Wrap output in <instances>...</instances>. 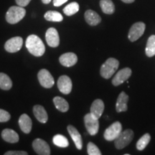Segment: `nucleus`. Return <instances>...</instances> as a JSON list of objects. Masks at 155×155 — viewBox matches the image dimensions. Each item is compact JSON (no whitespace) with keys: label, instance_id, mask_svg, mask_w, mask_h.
Instances as JSON below:
<instances>
[{"label":"nucleus","instance_id":"1","mask_svg":"<svg viewBox=\"0 0 155 155\" xmlns=\"http://www.w3.org/2000/svg\"><path fill=\"white\" fill-rule=\"evenodd\" d=\"M26 48L28 51L36 57H40L45 52V47L42 40L35 35H31L26 40Z\"/></svg>","mask_w":155,"mask_h":155},{"label":"nucleus","instance_id":"2","mask_svg":"<svg viewBox=\"0 0 155 155\" xmlns=\"http://www.w3.org/2000/svg\"><path fill=\"white\" fill-rule=\"evenodd\" d=\"M26 10L20 6H12L9 7L6 14V20L9 24H17L24 18Z\"/></svg>","mask_w":155,"mask_h":155},{"label":"nucleus","instance_id":"3","mask_svg":"<svg viewBox=\"0 0 155 155\" xmlns=\"http://www.w3.org/2000/svg\"><path fill=\"white\" fill-rule=\"evenodd\" d=\"M119 66V62L115 58H110L106 61L101 67V75L105 79H109L112 77Z\"/></svg>","mask_w":155,"mask_h":155},{"label":"nucleus","instance_id":"4","mask_svg":"<svg viewBox=\"0 0 155 155\" xmlns=\"http://www.w3.org/2000/svg\"><path fill=\"white\" fill-rule=\"evenodd\" d=\"M134 138V131L131 129L121 131L119 137L115 140V147L117 150H122L129 145Z\"/></svg>","mask_w":155,"mask_h":155},{"label":"nucleus","instance_id":"5","mask_svg":"<svg viewBox=\"0 0 155 155\" xmlns=\"http://www.w3.org/2000/svg\"><path fill=\"white\" fill-rule=\"evenodd\" d=\"M122 131V125L119 121H116L106 129L104 134V139L106 141H114Z\"/></svg>","mask_w":155,"mask_h":155},{"label":"nucleus","instance_id":"6","mask_svg":"<svg viewBox=\"0 0 155 155\" xmlns=\"http://www.w3.org/2000/svg\"><path fill=\"white\" fill-rule=\"evenodd\" d=\"M84 123L87 131L90 135L95 136L98 132L99 129V121L98 119L93 117L90 113L87 114L84 116Z\"/></svg>","mask_w":155,"mask_h":155},{"label":"nucleus","instance_id":"7","mask_svg":"<svg viewBox=\"0 0 155 155\" xmlns=\"http://www.w3.org/2000/svg\"><path fill=\"white\" fill-rule=\"evenodd\" d=\"M145 28H146V25L144 22H139L134 23L131 27L129 35H128V38H129V40L131 42H135L139 38H141L144 34Z\"/></svg>","mask_w":155,"mask_h":155},{"label":"nucleus","instance_id":"8","mask_svg":"<svg viewBox=\"0 0 155 155\" xmlns=\"http://www.w3.org/2000/svg\"><path fill=\"white\" fill-rule=\"evenodd\" d=\"M38 78L40 85L45 88H52L55 83L53 75L46 69L40 70L38 73Z\"/></svg>","mask_w":155,"mask_h":155},{"label":"nucleus","instance_id":"9","mask_svg":"<svg viewBox=\"0 0 155 155\" xmlns=\"http://www.w3.org/2000/svg\"><path fill=\"white\" fill-rule=\"evenodd\" d=\"M23 40L21 37H15L6 42L5 48L8 53H14L20 50L22 47Z\"/></svg>","mask_w":155,"mask_h":155},{"label":"nucleus","instance_id":"10","mask_svg":"<svg viewBox=\"0 0 155 155\" xmlns=\"http://www.w3.org/2000/svg\"><path fill=\"white\" fill-rule=\"evenodd\" d=\"M131 73H132V71L129 68H124L120 70L119 72L116 73L115 76L112 79V84L115 86L122 84L130 78Z\"/></svg>","mask_w":155,"mask_h":155},{"label":"nucleus","instance_id":"11","mask_svg":"<svg viewBox=\"0 0 155 155\" xmlns=\"http://www.w3.org/2000/svg\"><path fill=\"white\" fill-rule=\"evenodd\" d=\"M72 81L67 75H62L58 78V88L62 94L68 95L72 91Z\"/></svg>","mask_w":155,"mask_h":155},{"label":"nucleus","instance_id":"12","mask_svg":"<svg viewBox=\"0 0 155 155\" xmlns=\"http://www.w3.org/2000/svg\"><path fill=\"white\" fill-rule=\"evenodd\" d=\"M32 147L38 154L49 155L50 154V149L49 145L45 141L41 139H35L32 142Z\"/></svg>","mask_w":155,"mask_h":155},{"label":"nucleus","instance_id":"13","mask_svg":"<svg viewBox=\"0 0 155 155\" xmlns=\"http://www.w3.org/2000/svg\"><path fill=\"white\" fill-rule=\"evenodd\" d=\"M45 39L50 47L57 48L60 44V38L57 30L54 28L48 29L45 33Z\"/></svg>","mask_w":155,"mask_h":155},{"label":"nucleus","instance_id":"14","mask_svg":"<svg viewBox=\"0 0 155 155\" xmlns=\"http://www.w3.org/2000/svg\"><path fill=\"white\" fill-rule=\"evenodd\" d=\"M104 111V103L101 99H96L92 103L91 106V112L93 117L96 119H99Z\"/></svg>","mask_w":155,"mask_h":155},{"label":"nucleus","instance_id":"15","mask_svg":"<svg viewBox=\"0 0 155 155\" xmlns=\"http://www.w3.org/2000/svg\"><path fill=\"white\" fill-rule=\"evenodd\" d=\"M59 61L63 66L71 67L77 63L78 57L73 53H64L59 58Z\"/></svg>","mask_w":155,"mask_h":155},{"label":"nucleus","instance_id":"16","mask_svg":"<svg viewBox=\"0 0 155 155\" xmlns=\"http://www.w3.org/2000/svg\"><path fill=\"white\" fill-rule=\"evenodd\" d=\"M67 129L70 136H71V137L72 138L73 141H74L76 148L78 150H81L83 147V141L82 137H81L80 133H79L78 131L77 130L76 128H75L72 125L68 126Z\"/></svg>","mask_w":155,"mask_h":155},{"label":"nucleus","instance_id":"17","mask_svg":"<svg viewBox=\"0 0 155 155\" xmlns=\"http://www.w3.org/2000/svg\"><path fill=\"white\" fill-rule=\"evenodd\" d=\"M129 101V96L124 91L121 92L119 95L116 104V110L118 113L127 111L128 109L127 104Z\"/></svg>","mask_w":155,"mask_h":155},{"label":"nucleus","instance_id":"18","mask_svg":"<svg viewBox=\"0 0 155 155\" xmlns=\"http://www.w3.org/2000/svg\"><path fill=\"white\" fill-rule=\"evenodd\" d=\"M19 126L25 134H29L32 130V122L30 116L27 114H22L19 119Z\"/></svg>","mask_w":155,"mask_h":155},{"label":"nucleus","instance_id":"19","mask_svg":"<svg viewBox=\"0 0 155 155\" xmlns=\"http://www.w3.org/2000/svg\"><path fill=\"white\" fill-rule=\"evenodd\" d=\"M84 17L86 22L91 26H96L101 22V17L99 16V15L91 9L87 10L85 12Z\"/></svg>","mask_w":155,"mask_h":155},{"label":"nucleus","instance_id":"20","mask_svg":"<svg viewBox=\"0 0 155 155\" xmlns=\"http://www.w3.org/2000/svg\"><path fill=\"white\" fill-rule=\"evenodd\" d=\"M33 113L36 119L40 123L45 124L48 120V116L47 111H45L44 107L41 105H35L33 107Z\"/></svg>","mask_w":155,"mask_h":155},{"label":"nucleus","instance_id":"21","mask_svg":"<svg viewBox=\"0 0 155 155\" xmlns=\"http://www.w3.org/2000/svg\"><path fill=\"white\" fill-rule=\"evenodd\" d=\"M2 137L5 141L9 143H16L19 141V135L16 131L10 129H4L2 132Z\"/></svg>","mask_w":155,"mask_h":155},{"label":"nucleus","instance_id":"22","mask_svg":"<svg viewBox=\"0 0 155 155\" xmlns=\"http://www.w3.org/2000/svg\"><path fill=\"white\" fill-rule=\"evenodd\" d=\"M53 103L55 108L61 112H67L69 109V104L67 101L60 96H56L53 98Z\"/></svg>","mask_w":155,"mask_h":155},{"label":"nucleus","instance_id":"23","mask_svg":"<svg viewBox=\"0 0 155 155\" xmlns=\"http://www.w3.org/2000/svg\"><path fill=\"white\" fill-rule=\"evenodd\" d=\"M100 7L104 13L112 15L115 12V6L111 0H101Z\"/></svg>","mask_w":155,"mask_h":155},{"label":"nucleus","instance_id":"24","mask_svg":"<svg viewBox=\"0 0 155 155\" xmlns=\"http://www.w3.org/2000/svg\"><path fill=\"white\" fill-rule=\"evenodd\" d=\"M12 87V81L8 75L4 73H0V88L8 91Z\"/></svg>","mask_w":155,"mask_h":155},{"label":"nucleus","instance_id":"25","mask_svg":"<svg viewBox=\"0 0 155 155\" xmlns=\"http://www.w3.org/2000/svg\"><path fill=\"white\" fill-rule=\"evenodd\" d=\"M145 53L148 57L155 55V35H151L147 40Z\"/></svg>","mask_w":155,"mask_h":155},{"label":"nucleus","instance_id":"26","mask_svg":"<svg viewBox=\"0 0 155 155\" xmlns=\"http://www.w3.org/2000/svg\"><path fill=\"white\" fill-rule=\"evenodd\" d=\"M45 19L50 22H61L63 17L61 13L57 11H48L44 15Z\"/></svg>","mask_w":155,"mask_h":155},{"label":"nucleus","instance_id":"27","mask_svg":"<svg viewBox=\"0 0 155 155\" xmlns=\"http://www.w3.org/2000/svg\"><path fill=\"white\" fill-rule=\"evenodd\" d=\"M53 142L55 146L63 147V148H65V147L69 146V142L68 139L61 134H56L54 136L53 138Z\"/></svg>","mask_w":155,"mask_h":155},{"label":"nucleus","instance_id":"28","mask_svg":"<svg viewBox=\"0 0 155 155\" xmlns=\"http://www.w3.org/2000/svg\"><path fill=\"white\" fill-rule=\"evenodd\" d=\"M151 139V137L150 134L147 133L145 134L139 139L138 141L137 142V149L139 151L144 150L146 147L150 143Z\"/></svg>","mask_w":155,"mask_h":155},{"label":"nucleus","instance_id":"29","mask_svg":"<svg viewBox=\"0 0 155 155\" xmlns=\"http://www.w3.org/2000/svg\"><path fill=\"white\" fill-rule=\"evenodd\" d=\"M79 10V5L78 3L73 2L70 3L65 8L63 9V12L67 16H71V15H75Z\"/></svg>","mask_w":155,"mask_h":155},{"label":"nucleus","instance_id":"30","mask_svg":"<svg viewBox=\"0 0 155 155\" xmlns=\"http://www.w3.org/2000/svg\"><path fill=\"white\" fill-rule=\"evenodd\" d=\"M87 152L89 155H101V152L98 147L93 142H89L87 145Z\"/></svg>","mask_w":155,"mask_h":155},{"label":"nucleus","instance_id":"31","mask_svg":"<svg viewBox=\"0 0 155 155\" xmlns=\"http://www.w3.org/2000/svg\"><path fill=\"white\" fill-rule=\"evenodd\" d=\"M11 116L9 112L3 109H0V122H7L10 119Z\"/></svg>","mask_w":155,"mask_h":155},{"label":"nucleus","instance_id":"32","mask_svg":"<svg viewBox=\"0 0 155 155\" xmlns=\"http://www.w3.org/2000/svg\"><path fill=\"white\" fill-rule=\"evenodd\" d=\"M5 155H28V152L25 151H8Z\"/></svg>","mask_w":155,"mask_h":155},{"label":"nucleus","instance_id":"33","mask_svg":"<svg viewBox=\"0 0 155 155\" xmlns=\"http://www.w3.org/2000/svg\"><path fill=\"white\" fill-rule=\"evenodd\" d=\"M17 5L20 6V7H26L27 5H29V3L30 2L31 0H15Z\"/></svg>","mask_w":155,"mask_h":155},{"label":"nucleus","instance_id":"34","mask_svg":"<svg viewBox=\"0 0 155 155\" xmlns=\"http://www.w3.org/2000/svg\"><path fill=\"white\" fill-rule=\"evenodd\" d=\"M68 1V0H53V5L55 7H60Z\"/></svg>","mask_w":155,"mask_h":155},{"label":"nucleus","instance_id":"35","mask_svg":"<svg viewBox=\"0 0 155 155\" xmlns=\"http://www.w3.org/2000/svg\"><path fill=\"white\" fill-rule=\"evenodd\" d=\"M124 3H127V4H130V3H132L134 2L135 1V0H121Z\"/></svg>","mask_w":155,"mask_h":155},{"label":"nucleus","instance_id":"36","mask_svg":"<svg viewBox=\"0 0 155 155\" xmlns=\"http://www.w3.org/2000/svg\"><path fill=\"white\" fill-rule=\"evenodd\" d=\"M42 2L44 4H49L51 2V0H42Z\"/></svg>","mask_w":155,"mask_h":155}]
</instances>
